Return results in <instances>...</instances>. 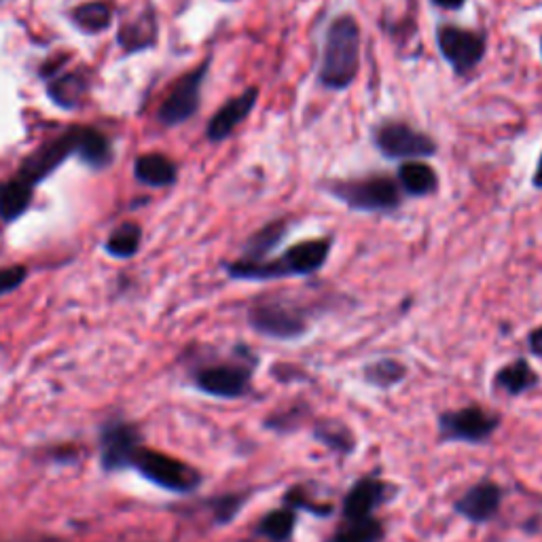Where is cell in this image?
Returning a JSON list of instances; mask_svg holds the SVG:
<instances>
[{"instance_id": "cell-12", "label": "cell", "mask_w": 542, "mask_h": 542, "mask_svg": "<svg viewBox=\"0 0 542 542\" xmlns=\"http://www.w3.org/2000/svg\"><path fill=\"white\" fill-rule=\"evenodd\" d=\"M259 89L248 87L238 98L225 102L219 113H216L208 123V140L210 142H223L236 132L238 125L252 113V108L257 106Z\"/></svg>"}, {"instance_id": "cell-17", "label": "cell", "mask_w": 542, "mask_h": 542, "mask_svg": "<svg viewBox=\"0 0 542 542\" xmlns=\"http://www.w3.org/2000/svg\"><path fill=\"white\" fill-rule=\"evenodd\" d=\"M399 185L411 197H426L439 189V176L424 161H405L399 168Z\"/></svg>"}, {"instance_id": "cell-2", "label": "cell", "mask_w": 542, "mask_h": 542, "mask_svg": "<svg viewBox=\"0 0 542 542\" xmlns=\"http://www.w3.org/2000/svg\"><path fill=\"white\" fill-rule=\"evenodd\" d=\"M360 70V26L350 13L337 15L324 32L318 83L329 92H346Z\"/></svg>"}, {"instance_id": "cell-4", "label": "cell", "mask_w": 542, "mask_h": 542, "mask_svg": "<svg viewBox=\"0 0 542 542\" xmlns=\"http://www.w3.org/2000/svg\"><path fill=\"white\" fill-rule=\"evenodd\" d=\"M248 322L257 333L282 341L299 339L310 329L305 307L284 297H263L252 303Z\"/></svg>"}, {"instance_id": "cell-30", "label": "cell", "mask_w": 542, "mask_h": 542, "mask_svg": "<svg viewBox=\"0 0 542 542\" xmlns=\"http://www.w3.org/2000/svg\"><path fill=\"white\" fill-rule=\"evenodd\" d=\"M528 348L534 356L542 358V327L534 329L530 335H528Z\"/></svg>"}, {"instance_id": "cell-20", "label": "cell", "mask_w": 542, "mask_h": 542, "mask_svg": "<svg viewBox=\"0 0 542 542\" xmlns=\"http://www.w3.org/2000/svg\"><path fill=\"white\" fill-rule=\"evenodd\" d=\"M384 538L382 523L373 517L346 519V523L331 536L329 542H379Z\"/></svg>"}, {"instance_id": "cell-7", "label": "cell", "mask_w": 542, "mask_h": 542, "mask_svg": "<svg viewBox=\"0 0 542 542\" xmlns=\"http://www.w3.org/2000/svg\"><path fill=\"white\" fill-rule=\"evenodd\" d=\"M132 466H136L144 477L168 492L187 494L200 485V475L191 466L166 454H159V451L138 447Z\"/></svg>"}, {"instance_id": "cell-31", "label": "cell", "mask_w": 542, "mask_h": 542, "mask_svg": "<svg viewBox=\"0 0 542 542\" xmlns=\"http://www.w3.org/2000/svg\"><path fill=\"white\" fill-rule=\"evenodd\" d=\"M432 5L439 7V9H447V11H460L464 5H466V0H430Z\"/></svg>"}, {"instance_id": "cell-22", "label": "cell", "mask_w": 542, "mask_h": 542, "mask_svg": "<svg viewBox=\"0 0 542 542\" xmlns=\"http://www.w3.org/2000/svg\"><path fill=\"white\" fill-rule=\"evenodd\" d=\"M77 153L89 166H104L108 164V159H111V144H108L106 136H102L100 132L83 128Z\"/></svg>"}, {"instance_id": "cell-1", "label": "cell", "mask_w": 542, "mask_h": 542, "mask_svg": "<svg viewBox=\"0 0 542 542\" xmlns=\"http://www.w3.org/2000/svg\"><path fill=\"white\" fill-rule=\"evenodd\" d=\"M333 248V238L303 240L291 248H286L280 257L267 259L261 263L233 261L225 269L233 280L248 282H267L284 278H307L314 276L327 265Z\"/></svg>"}, {"instance_id": "cell-15", "label": "cell", "mask_w": 542, "mask_h": 542, "mask_svg": "<svg viewBox=\"0 0 542 542\" xmlns=\"http://www.w3.org/2000/svg\"><path fill=\"white\" fill-rule=\"evenodd\" d=\"M138 451L136 432L128 426H113L104 432L102 439V462L108 471L132 466L134 454Z\"/></svg>"}, {"instance_id": "cell-25", "label": "cell", "mask_w": 542, "mask_h": 542, "mask_svg": "<svg viewBox=\"0 0 542 542\" xmlns=\"http://www.w3.org/2000/svg\"><path fill=\"white\" fill-rule=\"evenodd\" d=\"M140 246V229L138 225L125 223L121 225L106 242V250L115 257H132Z\"/></svg>"}, {"instance_id": "cell-19", "label": "cell", "mask_w": 542, "mask_h": 542, "mask_svg": "<svg viewBox=\"0 0 542 542\" xmlns=\"http://www.w3.org/2000/svg\"><path fill=\"white\" fill-rule=\"evenodd\" d=\"M30 197V185H26L22 178L0 185V219L15 221L17 216H22L30 204Z\"/></svg>"}, {"instance_id": "cell-18", "label": "cell", "mask_w": 542, "mask_h": 542, "mask_svg": "<svg viewBox=\"0 0 542 542\" xmlns=\"http://www.w3.org/2000/svg\"><path fill=\"white\" fill-rule=\"evenodd\" d=\"M136 176L144 185L151 187H168L176 180V166L166 155H144L136 164Z\"/></svg>"}, {"instance_id": "cell-24", "label": "cell", "mask_w": 542, "mask_h": 542, "mask_svg": "<svg viewBox=\"0 0 542 542\" xmlns=\"http://www.w3.org/2000/svg\"><path fill=\"white\" fill-rule=\"evenodd\" d=\"M405 367L399 363V360H392V358H384V360H377V363L369 365L365 369V377L367 382L377 386V388H390L394 384H399L401 379L405 377Z\"/></svg>"}, {"instance_id": "cell-33", "label": "cell", "mask_w": 542, "mask_h": 542, "mask_svg": "<svg viewBox=\"0 0 542 542\" xmlns=\"http://www.w3.org/2000/svg\"><path fill=\"white\" fill-rule=\"evenodd\" d=\"M540 53H542V39H540Z\"/></svg>"}, {"instance_id": "cell-13", "label": "cell", "mask_w": 542, "mask_h": 542, "mask_svg": "<svg viewBox=\"0 0 542 542\" xmlns=\"http://www.w3.org/2000/svg\"><path fill=\"white\" fill-rule=\"evenodd\" d=\"M500 500H502L500 487L492 481H481L456 502V511L468 521L483 523L490 521L498 513Z\"/></svg>"}, {"instance_id": "cell-23", "label": "cell", "mask_w": 542, "mask_h": 542, "mask_svg": "<svg viewBox=\"0 0 542 542\" xmlns=\"http://www.w3.org/2000/svg\"><path fill=\"white\" fill-rule=\"evenodd\" d=\"M261 534L274 542H286L293 536L295 530V511L291 509H278L265 515L261 521Z\"/></svg>"}, {"instance_id": "cell-29", "label": "cell", "mask_w": 542, "mask_h": 542, "mask_svg": "<svg viewBox=\"0 0 542 542\" xmlns=\"http://www.w3.org/2000/svg\"><path fill=\"white\" fill-rule=\"evenodd\" d=\"M240 504H242V498H225L223 504L219 507V519L221 521H227L231 519L233 515H236L240 511Z\"/></svg>"}, {"instance_id": "cell-32", "label": "cell", "mask_w": 542, "mask_h": 542, "mask_svg": "<svg viewBox=\"0 0 542 542\" xmlns=\"http://www.w3.org/2000/svg\"><path fill=\"white\" fill-rule=\"evenodd\" d=\"M532 185L536 189H542V153H540V159H538V166H536V170L532 174Z\"/></svg>"}, {"instance_id": "cell-6", "label": "cell", "mask_w": 542, "mask_h": 542, "mask_svg": "<svg viewBox=\"0 0 542 542\" xmlns=\"http://www.w3.org/2000/svg\"><path fill=\"white\" fill-rule=\"evenodd\" d=\"M435 36L443 60L460 77L473 72L485 58L487 43L483 32L460 28L456 24H441Z\"/></svg>"}, {"instance_id": "cell-21", "label": "cell", "mask_w": 542, "mask_h": 542, "mask_svg": "<svg viewBox=\"0 0 542 542\" xmlns=\"http://www.w3.org/2000/svg\"><path fill=\"white\" fill-rule=\"evenodd\" d=\"M536 382H538V377L530 369V365L526 363V360H515V363L500 369L498 375H496V386L502 388L504 392H509V394L526 392L528 388L536 386Z\"/></svg>"}, {"instance_id": "cell-5", "label": "cell", "mask_w": 542, "mask_h": 542, "mask_svg": "<svg viewBox=\"0 0 542 542\" xmlns=\"http://www.w3.org/2000/svg\"><path fill=\"white\" fill-rule=\"evenodd\" d=\"M371 140L375 149L392 161L428 159L439 151L435 138L411 128L409 123L399 119L379 121L371 132Z\"/></svg>"}, {"instance_id": "cell-9", "label": "cell", "mask_w": 542, "mask_h": 542, "mask_svg": "<svg viewBox=\"0 0 542 542\" xmlns=\"http://www.w3.org/2000/svg\"><path fill=\"white\" fill-rule=\"evenodd\" d=\"M81 130L83 128H72L60 138L47 142L39 151H34L26 159V164L22 166V172H20V178L24 180V183L30 187L41 183V180L47 178L49 172L56 170L70 153H75L79 149Z\"/></svg>"}, {"instance_id": "cell-16", "label": "cell", "mask_w": 542, "mask_h": 542, "mask_svg": "<svg viewBox=\"0 0 542 542\" xmlns=\"http://www.w3.org/2000/svg\"><path fill=\"white\" fill-rule=\"evenodd\" d=\"M288 227L291 225H288L286 219H274L265 223L257 233H252V236L246 240L240 261H246V263L267 261L271 252H274L286 240L288 231H291Z\"/></svg>"}, {"instance_id": "cell-14", "label": "cell", "mask_w": 542, "mask_h": 542, "mask_svg": "<svg viewBox=\"0 0 542 542\" xmlns=\"http://www.w3.org/2000/svg\"><path fill=\"white\" fill-rule=\"evenodd\" d=\"M388 498V485L375 477L360 479L350 494L343 500V517L346 519H367L373 517V509Z\"/></svg>"}, {"instance_id": "cell-8", "label": "cell", "mask_w": 542, "mask_h": 542, "mask_svg": "<svg viewBox=\"0 0 542 542\" xmlns=\"http://www.w3.org/2000/svg\"><path fill=\"white\" fill-rule=\"evenodd\" d=\"M208 68L210 62H204L200 68L189 72V75H185L174 85L170 96L159 108L161 123L168 125V128H174V125L185 123L197 113V108H200L202 102V85L208 75Z\"/></svg>"}, {"instance_id": "cell-10", "label": "cell", "mask_w": 542, "mask_h": 542, "mask_svg": "<svg viewBox=\"0 0 542 542\" xmlns=\"http://www.w3.org/2000/svg\"><path fill=\"white\" fill-rule=\"evenodd\" d=\"M500 420L479 407H464L445 413L441 418V432L447 441L481 443L498 428Z\"/></svg>"}, {"instance_id": "cell-26", "label": "cell", "mask_w": 542, "mask_h": 542, "mask_svg": "<svg viewBox=\"0 0 542 542\" xmlns=\"http://www.w3.org/2000/svg\"><path fill=\"white\" fill-rule=\"evenodd\" d=\"M85 94V81L79 75H66L49 87V96L64 108H72L79 104Z\"/></svg>"}, {"instance_id": "cell-11", "label": "cell", "mask_w": 542, "mask_h": 542, "mask_svg": "<svg viewBox=\"0 0 542 542\" xmlns=\"http://www.w3.org/2000/svg\"><path fill=\"white\" fill-rule=\"evenodd\" d=\"M197 386L206 394L219 399H238L244 396L250 386V367L244 365H216L200 371Z\"/></svg>"}, {"instance_id": "cell-27", "label": "cell", "mask_w": 542, "mask_h": 542, "mask_svg": "<svg viewBox=\"0 0 542 542\" xmlns=\"http://www.w3.org/2000/svg\"><path fill=\"white\" fill-rule=\"evenodd\" d=\"M75 22L87 32H100L111 24V9L102 3H87L75 11Z\"/></svg>"}, {"instance_id": "cell-3", "label": "cell", "mask_w": 542, "mask_h": 542, "mask_svg": "<svg viewBox=\"0 0 542 542\" xmlns=\"http://www.w3.org/2000/svg\"><path fill=\"white\" fill-rule=\"evenodd\" d=\"M333 200L356 212L390 214L401 208L399 183L388 174H371L363 178L329 180L322 187Z\"/></svg>"}, {"instance_id": "cell-28", "label": "cell", "mask_w": 542, "mask_h": 542, "mask_svg": "<svg viewBox=\"0 0 542 542\" xmlns=\"http://www.w3.org/2000/svg\"><path fill=\"white\" fill-rule=\"evenodd\" d=\"M26 278V269L24 267H7L0 269V297L15 291Z\"/></svg>"}]
</instances>
